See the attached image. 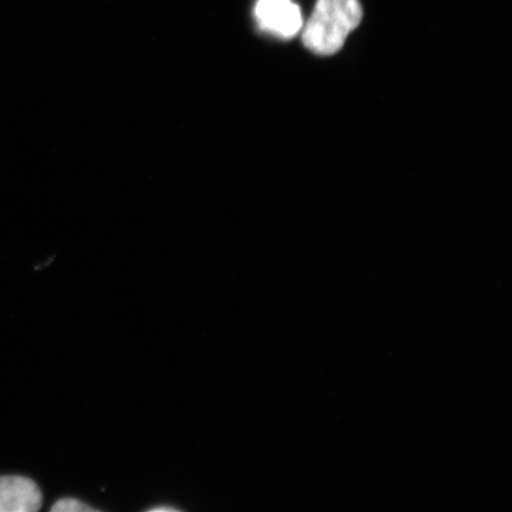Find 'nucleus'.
<instances>
[{
  "mask_svg": "<svg viewBox=\"0 0 512 512\" xmlns=\"http://www.w3.org/2000/svg\"><path fill=\"white\" fill-rule=\"evenodd\" d=\"M254 15L260 29L281 38L296 36L303 28V16L292 0H258Z\"/></svg>",
  "mask_w": 512,
  "mask_h": 512,
  "instance_id": "f03ea898",
  "label": "nucleus"
},
{
  "mask_svg": "<svg viewBox=\"0 0 512 512\" xmlns=\"http://www.w3.org/2000/svg\"><path fill=\"white\" fill-rule=\"evenodd\" d=\"M53 512H96L98 509H94L91 505L87 503H83L80 499L76 498H62L59 499L56 503H54L53 508H51Z\"/></svg>",
  "mask_w": 512,
  "mask_h": 512,
  "instance_id": "20e7f679",
  "label": "nucleus"
},
{
  "mask_svg": "<svg viewBox=\"0 0 512 512\" xmlns=\"http://www.w3.org/2000/svg\"><path fill=\"white\" fill-rule=\"evenodd\" d=\"M150 512H175L179 511L178 509L174 507H157V508H151L149 509Z\"/></svg>",
  "mask_w": 512,
  "mask_h": 512,
  "instance_id": "39448f33",
  "label": "nucleus"
},
{
  "mask_svg": "<svg viewBox=\"0 0 512 512\" xmlns=\"http://www.w3.org/2000/svg\"><path fill=\"white\" fill-rule=\"evenodd\" d=\"M363 17L358 0H318L306 23L303 43L318 55H334L341 50Z\"/></svg>",
  "mask_w": 512,
  "mask_h": 512,
  "instance_id": "f257e3e1",
  "label": "nucleus"
},
{
  "mask_svg": "<svg viewBox=\"0 0 512 512\" xmlns=\"http://www.w3.org/2000/svg\"><path fill=\"white\" fill-rule=\"evenodd\" d=\"M43 495L34 480L23 476H0V512H36Z\"/></svg>",
  "mask_w": 512,
  "mask_h": 512,
  "instance_id": "7ed1b4c3",
  "label": "nucleus"
}]
</instances>
